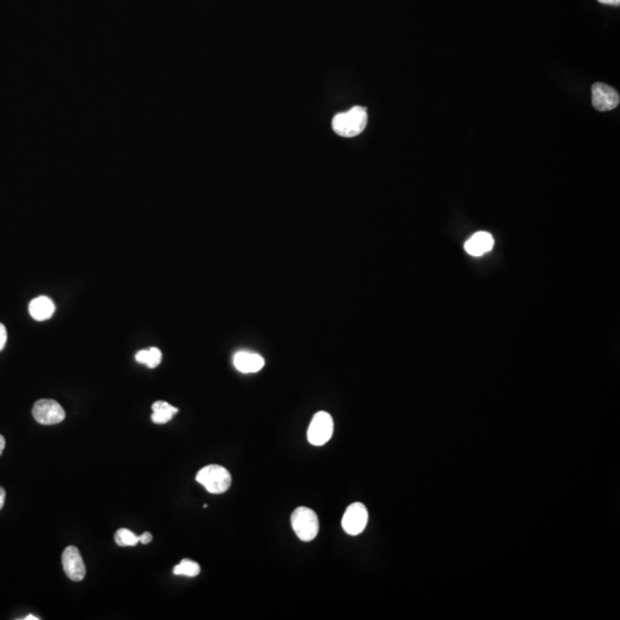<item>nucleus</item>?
<instances>
[{
  "mask_svg": "<svg viewBox=\"0 0 620 620\" xmlns=\"http://www.w3.org/2000/svg\"><path fill=\"white\" fill-rule=\"evenodd\" d=\"M367 125V109L361 106H355L348 111L336 115L332 121V129L338 136L352 138L362 134Z\"/></svg>",
  "mask_w": 620,
  "mask_h": 620,
  "instance_id": "f257e3e1",
  "label": "nucleus"
},
{
  "mask_svg": "<svg viewBox=\"0 0 620 620\" xmlns=\"http://www.w3.org/2000/svg\"><path fill=\"white\" fill-rule=\"evenodd\" d=\"M197 482L201 484L212 494H223L231 486L232 478L230 472L221 465L210 464L197 473Z\"/></svg>",
  "mask_w": 620,
  "mask_h": 620,
  "instance_id": "f03ea898",
  "label": "nucleus"
},
{
  "mask_svg": "<svg viewBox=\"0 0 620 620\" xmlns=\"http://www.w3.org/2000/svg\"><path fill=\"white\" fill-rule=\"evenodd\" d=\"M291 524L298 538L304 542H310L316 538L320 531V520L316 513L307 507H299L291 516Z\"/></svg>",
  "mask_w": 620,
  "mask_h": 620,
  "instance_id": "7ed1b4c3",
  "label": "nucleus"
},
{
  "mask_svg": "<svg viewBox=\"0 0 620 620\" xmlns=\"http://www.w3.org/2000/svg\"><path fill=\"white\" fill-rule=\"evenodd\" d=\"M334 428V419L329 412H316L308 428V441L313 446L325 445L332 438Z\"/></svg>",
  "mask_w": 620,
  "mask_h": 620,
  "instance_id": "20e7f679",
  "label": "nucleus"
},
{
  "mask_svg": "<svg viewBox=\"0 0 620 620\" xmlns=\"http://www.w3.org/2000/svg\"><path fill=\"white\" fill-rule=\"evenodd\" d=\"M367 507L361 502L352 503L345 511L341 526L349 536H358L367 527Z\"/></svg>",
  "mask_w": 620,
  "mask_h": 620,
  "instance_id": "39448f33",
  "label": "nucleus"
},
{
  "mask_svg": "<svg viewBox=\"0 0 620 620\" xmlns=\"http://www.w3.org/2000/svg\"><path fill=\"white\" fill-rule=\"evenodd\" d=\"M35 419L42 425H55L64 421L66 412L54 400H39L33 408Z\"/></svg>",
  "mask_w": 620,
  "mask_h": 620,
  "instance_id": "423d86ee",
  "label": "nucleus"
},
{
  "mask_svg": "<svg viewBox=\"0 0 620 620\" xmlns=\"http://www.w3.org/2000/svg\"><path fill=\"white\" fill-rule=\"evenodd\" d=\"M592 104L596 111H612L619 104V95L604 83H595L592 88Z\"/></svg>",
  "mask_w": 620,
  "mask_h": 620,
  "instance_id": "0eeeda50",
  "label": "nucleus"
},
{
  "mask_svg": "<svg viewBox=\"0 0 620 620\" xmlns=\"http://www.w3.org/2000/svg\"><path fill=\"white\" fill-rule=\"evenodd\" d=\"M62 565L64 572L73 581H81L84 579L86 569L82 558L80 550L74 546H69L62 554Z\"/></svg>",
  "mask_w": 620,
  "mask_h": 620,
  "instance_id": "6e6552de",
  "label": "nucleus"
},
{
  "mask_svg": "<svg viewBox=\"0 0 620 620\" xmlns=\"http://www.w3.org/2000/svg\"><path fill=\"white\" fill-rule=\"evenodd\" d=\"M494 247V238L492 235L485 231H480L470 237L464 248L472 257H482L484 254L489 253Z\"/></svg>",
  "mask_w": 620,
  "mask_h": 620,
  "instance_id": "1a4fd4ad",
  "label": "nucleus"
},
{
  "mask_svg": "<svg viewBox=\"0 0 620 620\" xmlns=\"http://www.w3.org/2000/svg\"><path fill=\"white\" fill-rule=\"evenodd\" d=\"M233 365L241 374H254L264 367V358L250 352H238L233 358Z\"/></svg>",
  "mask_w": 620,
  "mask_h": 620,
  "instance_id": "9d476101",
  "label": "nucleus"
},
{
  "mask_svg": "<svg viewBox=\"0 0 620 620\" xmlns=\"http://www.w3.org/2000/svg\"><path fill=\"white\" fill-rule=\"evenodd\" d=\"M55 306L48 297H38L29 304V313L36 320H46L53 316Z\"/></svg>",
  "mask_w": 620,
  "mask_h": 620,
  "instance_id": "9b49d317",
  "label": "nucleus"
},
{
  "mask_svg": "<svg viewBox=\"0 0 620 620\" xmlns=\"http://www.w3.org/2000/svg\"><path fill=\"white\" fill-rule=\"evenodd\" d=\"M152 421L155 424H165L172 421V417L179 412V409L174 405H169L168 402L156 401L152 405Z\"/></svg>",
  "mask_w": 620,
  "mask_h": 620,
  "instance_id": "f8f14e48",
  "label": "nucleus"
},
{
  "mask_svg": "<svg viewBox=\"0 0 620 620\" xmlns=\"http://www.w3.org/2000/svg\"><path fill=\"white\" fill-rule=\"evenodd\" d=\"M136 361L138 363L146 364L147 367H158L162 361V353L158 348L151 347L149 349H143L136 354Z\"/></svg>",
  "mask_w": 620,
  "mask_h": 620,
  "instance_id": "ddd939ff",
  "label": "nucleus"
},
{
  "mask_svg": "<svg viewBox=\"0 0 620 620\" xmlns=\"http://www.w3.org/2000/svg\"><path fill=\"white\" fill-rule=\"evenodd\" d=\"M200 565L191 560H183L179 565L174 567V574L193 578L199 576Z\"/></svg>",
  "mask_w": 620,
  "mask_h": 620,
  "instance_id": "4468645a",
  "label": "nucleus"
},
{
  "mask_svg": "<svg viewBox=\"0 0 620 620\" xmlns=\"http://www.w3.org/2000/svg\"><path fill=\"white\" fill-rule=\"evenodd\" d=\"M115 542L120 547H132L139 543V536L128 529H120L115 533Z\"/></svg>",
  "mask_w": 620,
  "mask_h": 620,
  "instance_id": "2eb2a0df",
  "label": "nucleus"
},
{
  "mask_svg": "<svg viewBox=\"0 0 620 620\" xmlns=\"http://www.w3.org/2000/svg\"><path fill=\"white\" fill-rule=\"evenodd\" d=\"M7 341L6 327L3 324L0 323V352L3 351Z\"/></svg>",
  "mask_w": 620,
  "mask_h": 620,
  "instance_id": "dca6fc26",
  "label": "nucleus"
},
{
  "mask_svg": "<svg viewBox=\"0 0 620 620\" xmlns=\"http://www.w3.org/2000/svg\"><path fill=\"white\" fill-rule=\"evenodd\" d=\"M153 536L149 532L143 533L142 536H139V542H142L143 545H149V542H152Z\"/></svg>",
  "mask_w": 620,
  "mask_h": 620,
  "instance_id": "f3484780",
  "label": "nucleus"
},
{
  "mask_svg": "<svg viewBox=\"0 0 620 620\" xmlns=\"http://www.w3.org/2000/svg\"><path fill=\"white\" fill-rule=\"evenodd\" d=\"M5 498H6V492L0 486V510L3 509V504H5Z\"/></svg>",
  "mask_w": 620,
  "mask_h": 620,
  "instance_id": "a211bd4d",
  "label": "nucleus"
},
{
  "mask_svg": "<svg viewBox=\"0 0 620 620\" xmlns=\"http://www.w3.org/2000/svg\"><path fill=\"white\" fill-rule=\"evenodd\" d=\"M597 1L604 5H614V6H619L620 3V0H597Z\"/></svg>",
  "mask_w": 620,
  "mask_h": 620,
  "instance_id": "6ab92c4d",
  "label": "nucleus"
},
{
  "mask_svg": "<svg viewBox=\"0 0 620 620\" xmlns=\"http://www.w3.org/2000/svg\"><path fill=\"white\" fill-rule=\"evenodd\" d=\"M5 446H6L5 438H3V435H0V456H1V454H3V449H5Z\"/></svg>",
  "mask_w": 620,
  "mask_h": 620,
  "instance_id": "aec40b11",
  "label": "nucleus"
},
{
  "mask_svg": "<svg viewBox=\"0 0 620 620\" xmlns=\"http://www.w3.org/2000/svg\"><path fill=\"white\" fill-rule=\"evenodd\" d=\"M24 620H38L37 617H34L33 614H29L28 617L24 618Z\"/></svg>",
  "mask_w": 620,
  "mask_h": 620,
  "instance_id": "412c9836",
  "label": "nucleus"
}]
</instances>
